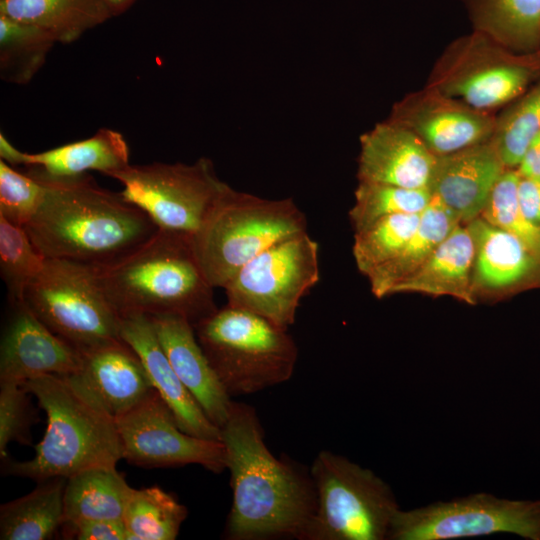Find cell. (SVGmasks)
Returning a JSON list of instances; mask_svg holds the SVG:
<instances>
[{"instance_id":"ba28073f","label":"cell","mask_w":540,"mask_h":540,"mask_svg":"<svg viewBox=\"0 0 540 540\" xmlns=\"http://www.w3.org/2000/svg\"><path fill=\"white\" fill-rule=\"evenodd\" d=\"M22 300L47 328L80 353L121 339V318L104 295L94 267L46 258Z\"/></svg>"},{"instance_id":"2e32d148","label":"cell","mask_w":540,"mask_h":540,"mask_svg":"<svg viewBox=\"0 0 540 540\" xmlns=\"http://www.w3.org/2000/svg\"><path fill=\"white\" fill-rule=\"evenodd\" d=\"M474 242L475 298L502 299L540 288V257L519 238L481 216L466 224Z\"/></svg>"},{"instance_id":"3957f363","label":"cell","mask_w":540,"mask_h":540,"mask_svg":"<svg viewBox=\"0 0 540 540\" xmlns=\"http://www.w3.org/2000/svg\"><path fill=\"white\" fill-rule=\"evenodd\" d=\"M22 385L46 413L47 427L31 459L2 461L4 474L40 482L116 467L123 459L115 418L74 375H44Z\"/></svg>"},{"instance_id":"d590c367","label":"cell","mask_w":540,"mask_h":540,"mask_svg":"<svg viewBox=\"0 0 540 540\" xmlns=\"http://www.w3.org/2000/svg\"><path fill=\"white\" fill-rule=\"evenodd\" d=\"M46 191L42 181L0 159V216L25 227L44 201Z\"/></svg>"},{"instance_id":"f35d334b","label":"cell","mask_w":540,"mask_h":540,"mask_svg":"<svg viewBox=\"0 0 540 540\" xmlns=\"http://www.w3.org/2000/svg\"><path fill=\"white\" fill-rule=\"evenodd\" d=\"M517 195L525 216L540 227V176L519 175Z\"/></svg>"},{"instance_id":"ffe728a7","label":"cell","mask_w":540,"mask_h":540,"mask_svg":"<svg viewBox=\"0 0 540 540\" xmlns=\"http://www.w3.org/2000/svg\"><path fill=\"white\" fill-rule=\"evenodd\" d=\"M120 337L141 359L154 389L171 409L182 431L221 441V429L202 411L172 368L149 316L131 314L120 317Z\"/></svg>"},{"instance_id":"603a6c76","label":"cell","mask_w":540,"mask_h":540,"mask_svg":"<svg viewBox=\"0 0 540 540\" xmlns=\"http://www.w3.org/2000/svg\"><path fill=\"white\" fill-rule=\"evenodd\" d=\"M474 242L466 225L458 224L429 258L409 277L397 284L390 295L416 292L450 296L476 304L472 287Z\"/></svg>"},{"instance_id":"f1b7e54d","label":"cell","mask_w":540,"mask_h":540,"mask_svg":"<svg viewBox=\"0 0 540 540\" xmlns=\"http://www.w3.org/2000/svg\"><path fill=\"white\" fill-rule=\"evenodd\" d=\"M56 43L45 29L0 14V78L10 84H28Z\"/></svg>"},{"instance_id":"8992f818","label":"cell","mask_w":540,"mask_h":540,"mask_svg":"<svg viewBox=\"0 0 540 540\" xmlns=\"http://www.w3.org/2000/svg\"><path fill=\"white\" fill-rule=\"evenodd\" d=\"M306 231V217L293 199H264L227 185L192 246L209 283L223 288L263 250Z\"/></svg>"},{"instance_id":"6da1fadb","label":"cell","mask_w":540,"mask_h":540,"mask_svg":"<svg viewBox=\"0 0 540 540\" xmlns=\"http://www.w3.org/2000/svg\"><path fill=\"white\" fill-rule=\"evenodd\" d=\"M221 441L232 489L225 538L308 540L317 509L310 467L277 458L255 408L246 403L233 401Z\"/></svg>"},{"instance_id":"5b68a950","label":"cell","mask_w":540,"mask_h":540,"mask_svg":"<svg viewBox=\"0 0 540 540\" xmlns=\"http://www.w3.org/2000/svg\"><path fill=\"white\" fill-rule=\"evenodd\" d=\"M194 330L231 397L263 391L293 376L298 359L294 339L257 314L226 304Z\"/></svg>"},{"instance_id":"d4e9b609","label":"cell","mask_w":540,"mask_h":540,"mask_svg":"<svg viewBox=\"0 0 540 540\" xmlns=\"http://www.w3.org/2000/svg\"><path fill=\"white\" fill-rule=\"evenodd\" d=\"M67 478L38 482L30 493L0 507L1 540H47L64 522V491Z\"/></svg>"},{"instance_id":"ac0fdd59","label":"cell","mask_w":540,"mask_h":540,"mask_svg":"<svg viewBox=\"0 0 540 540\" xmlns=\"http://www.w3.org/2000/svg\"><path fill=\"white\" fill-rule=\"evenodd\" d=\"M437 157L408 128L387 120L360 137L358 180L429 189Z\"/></svg>"},{"instance_id":"5bb4252c","label":"cell","mask_w":540,"mask_h":540,"mask_svg":"<svg viewBox=\"0 0 540 540\" xmlns=\"http://www.w3.org/2000/svg\"><path fill=\"white\" fill-rule=\"evenodd\" d=\"M389 120L411 130L436 157L491 139L496 123L488 112L428 86L398 102Z\"/></svg>"},{"instance_id":"f546056e","label":"cell","mask_w":540,"mask_h":540,"mask_svg":"<svg viewBox=\"0 0 540 540\" xmlns=\"http://www.w3.org/2000/svg\"><path fill=\"white\" fill-rule=\"evenodd\" d=\"M187 516L186 506L154 485L133 488L123 522L128 540H174Z\"/></svg>"},{"instance_id":"d6986e66","label":"cell","mask_w":540,"mask_h":540,"mask_svg":"<svg viewBox=\"0 0 540 540\" xmlns=\"http://www.w3.org/2000/svg\"><path fill=\"white\" fill-rule=\"evenodd\" d=\"M0 159L45 178H69L98 171L110 176L130 165L129 147L118 131L101 128L93 136L38 153L22 152L0 133Z\"/></svg>"},{"instance_id":"30bf717a","label":"cell","mask_w":540,"mask_h":540,"mask_svg":"<svg viewBox=\"0 0 540 540\" xmlns=\"http://www.w3.org/2000/svg\"><path fill=\"white\" fill-rule=\"evenodd\" d=\"M319 279V246L306 231L263 250L223 288L228 305L288 330L295 322L301 299Z\"/></svg>"},{"instance_id":"52a82bcc","label":"cell","mask_w":540,"mask_h":540,"mask_svg":"<svg viewBox=\"0 0 540 540\" xmlns=\"http://www.w3.org/2000/svg\"><path fill=\"white\" fill-rule=\"evenodd\" d=\"M317 509L308 540H385L399 510L391 488L373 471L320 451L310 466Z\"/></svg>"},{"instance_id":"484cf974","label":"cell","mask_w":540,"mask_h":540,"mask_svg":"<svg viewBox=\"0 0 540 540\" xmlns=\"http://www.w3.org/2000/svg\"><path fill=\"white\" fill-rule=\"evenodd\" d=\"M458 224L443 204L432 196L420 214L415 232L399 254L366 276L373 295L379 299L389 296L391 290L412 275Z\"/></svg>"},{"instance_id":"60d3db41","label":"cell","mask_w":540,"mask_h":540,"mask_svg":"<svg viewBox=\"0 0 540 540\" xmlns=\"http://www.w3.org/2000/svg\"><path fill=\"white\" fill-rule=\"evenodd\" d=\"M111 17L127 11L137 0H101Z\"/></svg>"},{"instance_id":"e575fe53","label":"cell","mask_w":540,"mask_h":540,"mask_svg":"<svg viewBox=\"0 0 540 540\" xmlns=\"http://www.w3.org/2000/svg\"><path fill=\"white\" fill-rule=\"evenodd\" d=\"M519 173L507 168L494 185L481 217L519 238L540 257V227L523 213L517 195Z\"/></svg>"},{"instance_id":"8d00e7d4","label":"cell","mask_w":540,"mask_h":540,"mask_svg":"<svg viewBox=\"0 0 540 540\" xmlns=\"http://www.w3.org/2000/svg\"><path fill=\"white\" fill-rule=\"evenodd\" d=\"M22 384L0 382V458H9L8 445L17 442L31 445V427L38 421L29 396Z\"/></svg>"},{"instance_id":"4dcf8cb0","label":"cell","mask_w":540,"mask_h":540,"mask_svg":"<svg viewBox=\"0 0 540 540\" xmlns=\"http://www.w3.org/2000/svg\"><path fill=\"white\" fill-rule=\"evenodd\" d=\"M429 189H412L391 184L359 181L355 202L349 211L354 232L390 215L420 214L429 205Z\"/></svg>"},{"instance_id":"4fadbf2b","label":"cell","mask_w":540,"mask_h":540,"mask_svg":"<svg viewBox=\"0 0 540 540\" xmlns=\"http://www.w3.org/2000/svg\"><path fill=\"white\" fill-rule=\"evenodd\" d=\"M115 422L123 459L131 465L163 468L197 464L213 473L226 469L223 442L182 431L156 390L133 409L116 417Z\"/></svg>"},{"instance_id":"836d02e7","label":"cell","mask_w":540,"mask_h":540,"mask_svg":"<svg viewBox=\"0 0 540 540\" xmlns=\"http://www.w3.org/2000/svg\"><path fill=\"white\" fill-rule=\"evenodd\" d=\"M46 258L24 227L0 216V272L9 300H22L27 286L39 275Z\"/></svg>"},{"instance_id":"8fae6325","label":"cell","mask_w":540,"mask_h":540,"mask_svg":"<svg viewBox=\"0 0 540 540\" xmlns=\"http://www.w3.org/2000/svg\"><path fill=\"white\" fill-rule=\"evenodd\" d=\"M537 70L528 56L513 54L477 31L449 48L428 87L488 112L522 95Z\"/></svg>"},{"instance_id":"7c38bea8","label":"cell","mask_w":540,"mask_h":540,"mask_svg":"<svg viewBox=\"0 0 540 540\" xmlns=\"http://www.w3.org/2000/svg\"><path fill=\"white\" fill-rule=\"evenodd\" d=\"M513 533L540 540V500H510L478 493L396 512L390 540H449Z\"/></svg>"},{"instance_id":"9c48e42d","label":"cell","mask_w":540,"mask_h":540,"mask_svg":"<svg viewBox=\"0 0 540 540\" xmlns=\"http://www.w3.org/2000/svg\"><path fill=\"white\" fill-rule=\"evenodd\" d=\"M109 177L122 185L121 196L142 210L159 231L191 241L228 185L205 157L192 164H130Z\"/></svg>"},{"instance_id":"83f0119b","label":"cell","mask_w":540,"mask_h":540,"mask_svg":"<svg viewBox=\"0 0 540 540\" xmlns=\"http://www.w3.org/2000/svg\"><path fill=\"white\" fill-rule=\"evenodd\" d=\"M480 31L509 50L530 52L540 44V0H471Z\"/></svg>"},{"instance_id":"1f68e13d","label":"cell","mask_w":540,"mask_h":540,"mask_svg":"<svg viewBox=\"0 0 540 540\" xmlns=\"http://www.w3.org/2000/svg\"><path fill=\"white\" fill-rule=\"evenodd\" d=\"M420 214L390 215L355 232L352 251L358 270L367 276L395 258L415 232Z\"/></svg>"},{"instance_id":"9a60e30c","label":"cell","mask_w":540,"mask_h":540,"mask_svg":"<svg viewBox=\"0 0 540 540\" xmlns=\"http://www.w3.org/2000/svg\"><path fill=\"white\" fill-rule=\"evenodd\" d=\"M9 304L0 343V382L23 384L44 375L77 374L81 353L47 328L23 300Z\"/></svg>"},{"instance_id":"7402d4cb","label":"cell","mask_w":540,"mask_h":540,"mask_svg":"<svg viewBox=\"0 0 540 540\" xmlns=\"http://www.w3.org/2000/svg\"><path fill=\"white\" fill-rule=\"evenodd\" d=\"M74 376L114 417L141 403L155 389L136 352L122 339L81 353Z\"/></svg>"},{"instance_id":"4316f807","label":"cell","mask_w":540,"mask_h":540,"mask_svg":"<svg viewBox=\"0 0 540 540\" xmlns=\"http://www.w3.org/2000/svg\"><path fill=\"white\" fill-rule=\"evenodd\" d=\"M0 14L43 28L63 44L111 18L101 0H0Z\"/></svg>"},{"instance_id":"cb8c5ba5","label":"cell","mask_w":540,"mask_h":540,"mask_svg":"<svg viewBox=\"0 0 540 540\" xmlns=\"http://www.w3.org/2000/svg\"><path fill=\"white\" fill-rule=\"evenodd\" d=\"M133 488L116 467H95L67 478L64 522L122 520Z\"/></svg>"},{"instance_id":"ab89813d","label":"cell","mask_w":540,"mask_h":540,"mask_svg":"<svg viewBox=\"0 0 540 540\" xmlns=\"http://www.w3.org/2000/svg\"><path fill=\"white\" fill-rule=\"evenodd\" d=\"M516 169L521 176H540V132L530 142Z\"/></svg>"},{"instance_id":"44dd1931","label":"cell","mask_w":540,"mask_h":540,"mask_svg":"<svg viewBox=\"0 0 540 540\" xmlns=\"http://www.w3.org/2000/svg\"><path fill=\"white\" fill-rule=\"evenodd\" d=\"M150 318L176 375L207 418L221 429L229 417L233 400L203 352L193 325L175 315Z\"/></svg>"},{"instance_id":"74e56055","label":"cell","mask_w":540,"mask_h":540,"mask_svg":"<svg viewBox=\"0 0 540 540\" xmlns=\"http://www.w3.org/2000/svg\"><path fill=\"white\" fill-rule=\"evenodd\" d=\"M65 538L77 540H128L122 520H87L61 527Z\"/></svg>"},{"instance_id":"d6a6232c","label":"cell","mask_w":540,"mask_h":540,"mask_svg":"<svg viewBox=\"0 0 540 540\" xmlns=\"http://www.w3.org/2000/svg\"><path fill=\"white\" fill-rule=\"evenodd\" d=\"M495 123L491 137L506 168H517L540 132V81L518 97Z\"/></svg>"},{"instance_id":"277c9868","label":"cell","mask_w":540,"mask_h":540,"mask_svg":"<svg viewBox=\"0 0 540 540\" xmlns=\"http://www.w3.org/2000/svg\"><path fill=\"white\" fill-rule=\"evenodd\" d=\"M95 271L120 317L175 315L194 327L218 309L192 241L175 234L158 230L128 256Z\"/></svg>"},{"instance_id":"e0dca14e","label":"cell","mask_w":540,"mask_h":540,"mask_svg":"<svg viewBox=\"0 0 540 540\" xmlns=\"http://www.w3.org/2000/svg\"><path fill=\"white\" fill-rule=\"evenodd\" d=\"M491 139L437 157L429 190L463 225L481 216L506 170Z\"/></svg>"},{"instance_id":"7a4b0ae2","label":"cell","mask_w":540,"mask_h":540,"mask_svg":"<svg viewBox=\"0 0 540 540\" xmlns=\"http://www.w3.org/2000/svg\"><path fill=\"white\" fill-rule=\"evenodd\" d=\"M32 176L42 181L47 191L24 228L47 259L105 267L128 256L158 232L142 210L120 193L99 186L88 173L69 178Z\"/></svg>"}]
</instances>
